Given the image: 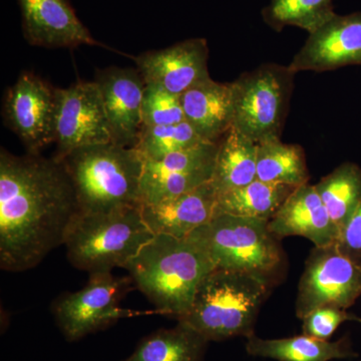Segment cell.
<instances>
[{
	"label": "cell",
	"instance_id": "obj_9",
	"mask_svg": "<svg viewBox=\"0 0 361 361\" xmlns=\"http://www.w3.org/2000/svg\"><path fill=\"white\" fill-rule=\"evenodd\" d=\"M361 295V266L346 257L336 243L315 247L305 262L295 302L297 317L324 305L348 310Z\"/></svg>",
	"mask_w": 361,
	"mask_h": 361
},
{
	"label": "cell",
	"instance_id": "obj_3",
	"mask_svg": "<svg viewBox=\"0 0 361 361\" xmlns=\"http://www.w3.org/2000/svg\"><path fill=\"white\" fill-rule=\"evenodd\" d=\"M61 164L70 177L78 213L141 207L144 159L135 148L94 145L71 152Z\"/></svg>",
	"mask_w": 361,
	"mask_h": 361
},
{
	"label": "cell",
	"instance_id": "obj_29",
	"mask_svg": "<svg viewBox=\"0 0 361 361\" xmlns=\"http://www.w3.org/2000/svg\"><path fill=\"white\" fill-rule=\"evenodd\" d=\"M301 320L304 336L320 341H329L342 323L361 322V318L334 305H324L315 308L301 318Z\"/></svg>",
	"mask_w": 361,
	"mask_h": 361
},
{
	"label": "cell",
	"instance_id": "obj_5",
	"mask_svg": "<svg viewBox=\"0 0 361 361\" xmlns=\"http://www.w3.org/2000/svg\"><path fill=\"white\" fill-rule=\"evenodd\" d=\"M269 291L250 275L213 269L202 280L187 314L178 322L189 325L209 342L248 338L255 334L259 311Z\"/></svg>",
	"mask_w": 361,
	"mask_h": 361
},
{
	"label": "cell",
	"instance_id": "obj_25",
	"mask_svg": "<svg viewBox=\"0 0 361 361\" xmlns=\"http://www.w3.org/2000/svg\"><path fill=\"white\" fill-rule=\"evenodd\" d=\"M314 187L341 233L361 203V168L345 161L323 177Z\"/></svg>",
	"mask_w": 361,
	"mask_h": 361
},
{
	"label": "cell",
	"instance_id": "obj_10",
	"mask_svg": "<svg viewBox=\"0 0 361 361\" xmlns=\"http://www.w3.org/2000/svg\"><path fill=\"white\" fill-rule=\"evenodd\" d=\"M56 102L54 160L75 149L111 142L103 97L94 80L56 89Z\"/></svg>",
	"mask_w": 361,
	"mask_h": 361
},
{
	"label": "cell",
	"instance_id": "obj_14",
	"mask_svg": "<svg viewBox=\"0 0 361 361\" xmlns=\"http://www.w3.org/2000/svg\"><path fill=\"white\" fill-rule=\"evenodd\" d=\"M94 82L103 97L111 142L135 148L142 129V103L146 82L139 70L116 66L97 73Z\"/></svg>",
	"mask_w": 361,
	"mask_h": 361
},
{
	"label": "cell",
	"instance_id": "obj_28",
	"mask_svg": "<svg viewBox=\"0 0 361 361\" xmlns=\"http://www.w3.org/2000/svg\"><path fill=\"white\" fill-rule=\"evenodd\" d=\"M184 121L180 96L161 85H146L142 103V127L175 125Z\"/></svg>",
	"mask_w": 361,
	"mask_h": 361
},
{
	"label": "cell",
	"instance_id": "obj_27",
	"mask_svg": "<svg viewBox=\"0 0 361 361\" xmlns=\"http://www.w3.org/2000/svg\"><path fill=\"white\" fill-rule=\"evenodd\" d=\"M186 121L175 125L142 127L135 149L144 161H160L205 142Z\"/></svg>",
	"mask_w": 361,
	"mask_h": 361
},
{
	"label": "cell",
	"instance_id": "obj_4",
	"mask_svg": "<svg viewBox=\"0 0 361 361\" xmlns=\"http://www.w3.org/2000/svg\"><path fill=\"white\" fill-rule=\"evenodd\" d=\"M268 222L218 213L188 238L206 252L214 269L250 275L272 289L285 276L287 258Z\"/></svg>",
	"mask_w": 361,
	"mask_h": 361
},
{
	"label": "cell",
	"instance_id": "obj_7",
	"mask_svg": "<svg viewBox=\"0 0 361 361\" xmlns=\"http://www.w3.org/2000/svg\"><path fill=\"white\" fill-rule=\"evenodd\" d=\"M288 66L268 63L231 82L232 128L256 144L280 139L294 87Z\"/></svg>",
	"mask_w": 361,
	"mask_h": 361
},
{
	"label": "cell",
	"instance_id": "obj_1",
	"mask_svg": "<svg viewBox=\"0 0 361 361\" xmlns=\"http://www.w3.org/2000/svg\"><path fill=\"white\" fill-rule=\"evenodd\" d=\"M78 212L63 164L40 154L0 152V267L23 272L63 245Z\"/></svg>",
	"mask_w": 361,
	"mask_h": 361
},
{
	"label": "cell",
	"instance_id": "obj_8",
	"mask_svg": "<svg viewBox=\"0 0 361 361\" xmlns=\"http://www.w3.org/2000/svg\"><path fill=\"white\" fill-rule=\"evenodd\" d=\"M132 283L130 277H115L111 272L94 273L90 274L84 288L58 297L52 303V314L66 341H80L122 318L142 314L120 305Z\"/></svg>",
	"mask_w": 361,
	"mask_h": 361
},
{
	"label": "cell",
	"instance_id": "obj_13",
	"mask_svg": "<svg viewBox=\"0 0 361 361\" xmlns=\"http://www.w3.org/2000/svg\"><path fill=\"white\" fill-rule=\"evenodd\" d=\"M361 66V11L339 16L311 33L288 66L292 73Z\"/></svg>",
	"mask_w": 361,
	"mask_h": 361
},
{
	"label": "cell",
	"instance_id": "obj_16",
	"mask_svg": "<svg viewBox=\"0 0 361 361\" xmlns=\"http://www.w3.org/2000/svg\"><path fill=\"white\" fill-rule=\"evenodd\" d=\"M208 58L207 40L190 39L166 49L142 52L133 59L146 85H161L180 96L210 78Z\"/></svg>",
	"mask_w": 361,
	"mask_h": 361
},
{
	"label": "cell",
	"instance_id": "obj_6",
	"mask_svg": "<svg viewBox=\"0 0 361 361\" xmlns=\"http://www.w3.org/2000/svg\"><path fill=\"white\" fill-rule=\"evenodd\" d=\"M154 236L142 219L141 207H126L103 213L77 212L63 245L71 264L94 274L125 268Z\"/></svg>",
	"mask_w": 361,
	"mask_h": 361
},
{
	"label": "cell",
	"instance_id": "obj_30",
	"mask_svg": "<svg viewBox=\"0 0 361 361\" xmlns=\"http://www.w3.org/2000/svg\"><path fill=\"white\" fill-rule=\"evenodd\" d=\"M336 245L343 255L361 266V203L342 228Z\"/></svg>",
	"mask_w": 361,
	"mask_h": 361
},
{
	"label": "cell",
	"instance_id": "obj_11",
	"mask_svg": "<svg viewBox=\"0 0 361 361\" xmlns=\"http://www.w3.org/2000/svg\"><path fill=\"white\" fill-rule=\"evenodd\" d=\"M56 87L30 71L8 87L2 104L4 125L18 135L30 154L54 144Z\"/></svg>",
	"mask_w": 361,
	"mask_h": 361
},
{
	"label": "cell",
	"instance_id": "obj_26",
	"mask_svg": "<svg viewBox=\"0 0 361 361\" xmlns=\"http://www.w3.org/2000/svg\"><path fill=\"white\" fill-rule=\"evenodd\" d=\"M336 14L334 0H271L262 11L263 20L275 32H281L285 26H296L310 35Z\"/></svg>",
	"mask_w": 361,
	"mask_h": 361
},
{
	"label": "cell",
	"instance_id": "obj_23",
	"mask_svg": "<svg viewBox=\"0 0 361 361\" xmlns=\"http://www.w3.org/2000/svg\"><path fill=\"white\" fill-rule=\"evenodd\" d=\"M296 188L256 179L246 186L218 195L215 214L269 221Z\"/></svg>",
	"mask_w": 361,
	"mask_h": 361
},
{
	"label": "cell",
	"instance_id": "obj_21",
	"mask_svg": "<svg viewBox=\"0 0 361 361\" xmlns=\"http://www.w3.org/2000/svg\"><path fill=\"white\" fill-rule=\"evenodd\" d=\"M257 178V144L231 128L219 141L211 184L218 195Z\"/></svg>",
	"mask_w": 361,
	"mask_h": 361
},
{
	"label": "cell",
	"instance_id": "obj_19",
	"mask_svg": "<svg viewBox=\"0 0 361 361\" xmlns=\"http://www.w3.org/2000/svg\"><path fill=\"white\" fill-rule=\"evenodd\" d=\"M185 121L207 142H218L232 128L231 82L209 78L180 94Z\"/></svg>",
	"mask_w": 361,
	"mask_h": 361
},
{
	"label": "cell",
	"instance_id": "obj_12",
	"mask_svg": "<svg viewBox=\"0 0 361 361\" xmlns=\"http://www.w3.org/2000/svg\"><path fill=\"white\" fill-rule=\"evenodd\" d=\"M218 146L219 142H205L160 161H145L141 205L175 198L210 182Z\"/></svg>",
	"mask_w": 361,
	"mask_h": 361
},
{
	"label": "cell",
	"instance_id": "obj_2",
	"mask_svg": "<svg viewBox=\"0 0 361 361\" xmlns=\"http://www.w3.org/2000/svg\"><path fill=\"white\" fill-rule=\"evenodd\" d=\"M125 269L157 312L179 320L187 314L199 285L214 265L191 239L155 235Z\"/></svg>",
	"mask_w": 361,
	"mask_h": 361
},
{
	"label": "cell",
	"instance_id": "obj_24",
	"mask_svg": "<svg viewBox=\"0 0 361 361\" xmlns=\"http://www.w3.org/2000/svg\"><path fill=\"white\" fill-rule=\"evenodd\" d=\"M256 179L293 187L308 184L310 176L302 147L280 139L259 142Z\"/></svg>",
	"mask_w": 361,
	"mask_h": 361
},
{
	"label": "cell",
	"instance_id": "obj_17",
	"mask_svg": "<svg viewBox=\"0 0 361 361\" xmlns=\"http://www.w3.org/2000/svg\"><path fill=\"white\" fill-rule=\"evenodd\" d=\"M280 240L289 236L307 238L315 247L336 243L339 230L323 205L314 185L297 187L268 222Z\"/></svg>",
	"mask_w": 361,
	"mask_h": 361
},
{
	"label": "cell",
	"instance_id": "obj_15",
	"mask_svg": "<svg viewBox=\"0 0 361 361\" xmlns=\"http://www.w3.org/2000/svg\"><path fill=\"white\" fill-rule=\"evenodd\" d=\"M21 26L26 42L44 49H75L97 45L87 26L80 20L70 0H18Z\"/></svg>",
	"mask_w": 361,
	"mask_h": 361
},
{
	"label": "cell",
	"instance_id": "obj_18",
	"mask_svg": "<svg viewBox=\"0 0 361 361\" xmlns=\"http://www.w3.org/2000/svg\"><path fill=\"white\" fill-rule=\"evenodd\" d=\"M218 194L210 182L175 198L141 205L142 219L154 235L188 238L215 215Z\"/></svg>",
	"mask_w": 361,
	"mask_h": 361
},
{
	"label": "cell",
	"instance_id": "obj_20",
	"mask_svg": "<svg viewBox=\"0 0 361 361\" xmlns=\"http://www.w3.org/2000/svg\"><path fill=\"white\" fill-rule=\"evenodd\" d=\"M248 355L277 361H329L355 357L348 338L320 341L304 336L279 339H262L255 334L246 342Z\"/></svg>",
	"mask_w": 361,
	"mask_h": 361
},
{
	"label": "cell",
	"instance_id": "obj_22",
	"mask_svg": "<svg viewBox=\"0 0 361 361\" xmlns=\"http://www.w3.org/2000/svg\"><path fill=\"white\" fill-rule=\"evenodd\" d=\"M209 341L198 331L178 322L171 329H160L142 338L123 361H204Z\"/></svg>",
	"mask_w": 361,
	"mask_h": 361
}]
</instances>
